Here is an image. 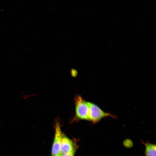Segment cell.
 <instances>
[{"mask_svg": "<svg viewBox=\"0 0 156 156\" xmlns=\"http://www.w3.org/2000/svg\"><path fill=\"white\" fill-rule=\"evenodd\" d=\"M75 116L77 119L89 120V108L87 101L80 96H77L75 99Z\"/></svg>", "mask_w": 156, "mask_h": 156, "instance_id": "cell-1", "label": "cell"}, {"mask_svg": "<svg viewBox=\"0 0 156 156\" xmlns=\"http://www.w3.org/2000/svg\"><path fill=\"white\" fill-rule=\"evenodd\" d=\"M89 108V120L94 123H96L101 119L111 115L105 113L98 106L92 103L87 101Z\"/></svg>", "mask_w": 156, "mask_h": 156, "instance_id": "cell-2", "label": "cell"}, {"mask_svg": "<svg viewBox=\"0 0 156 156\" xmlns=\"http://www.w3.org/2000/svg\"><path fill=\"white\" fill-rule=\"evenodd\" d=\"M62 135L60 124L57 122L55 125V136L52 148V156L61 154L60 146Z\"/></svg>", "mask_w": 156, "mask_h": 156, "instance_id": "cell-3", "label": "cell"}, {"mask_svg": "<svg viewBox=\"0 0 156 156\" xmlns=\"http://www.w3.org/2000/svg\"><path fill=\"white\" fill-rule=\"evenodd\" d=\"M73 151L74 150L73 142L63 134L60 146L61 154L70 152Z\"/></svg>", "mask_w": 156, "mask_h": 156, "instance_id": "cell-4", "label": "cell"}, {"mask_svg": "<svg viewBox=\"0 0 156 156\" xmlns=\"http://www.w3.org/2000/svg\"><path fill=\"white\" fill-rule=\"evenodd\" d=\"M145 146L146 156H156V145L149 142L144 143Z\"/></svg>", "mask_w": 156, "mask_h": 156, "instance_id": "cell-5", "label": "cell"}, {"mask_svg": "<svg viewBox=\"0 0 156 156\" xmlns=\"http://www.w3.org/2000/svg\"><path fill=\"white\" fill-rule=\"evenodd\" d=\"M124 144L126 147H130L132 146L133 143L130 140H127L124 141Z\"/></svg>", "mask_w": 156, "mask_h": 156, "instance_id": "cell-6", "label": "cell"}, {"mask_svg": "<svg viewBox=\"0 0 156 156\" xmlns=\"http://www.w3.org/2000/svg\"><path fill=\"white\" fill-rule=\"evenodd\" d=\"M75 151L61 154V156H74Z\"/></svg>", "mask_w": 156, "mask_h": 156, "instance_id": "cell-7", "label": "cell"}, {"mask_svg": "<svg viewBox=\"0 0 156 156\" xmlns=\"http://www.w3.org/2000/svg\"><path fill=\"white\" fill-rule=\"evenodd\" d=\"M56 156H61V154H60V155H59Z\"/></svg>", "mask_w": 156, "mask_h": 156, "instance_id": "cell-8", "label": "cell"}]
</instances>
